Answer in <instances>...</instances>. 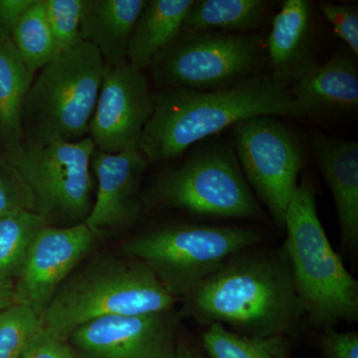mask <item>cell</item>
I'll use <instances>...</instances> for the list:
<instances>
[{"instance_id":"obj_1","label":"cell","mask_w":358,"mask_h":358,"mask_svg":"<svg viewBox=\"0 0 358 358\" xmlns=\"http://www.w3.org/2000/svg\"><path fill=\"white\" fill-rule=\"evenodd\" d=\"M254 245L180 301L178 315L248 336H296L306 320L284 245Z\"/></svg>"},{"instance_id":"obj_2","label":"cell","mask_w":358,"mask_h":358,"mask_svg":"<svg viewBox=\"0 0 358 358\" xmlns=\"http://www.w3.org/2000/svg\"><path fill=\"white\" fill-rule=\"evenodd\" d=\"M257 115L303 117L291 86L271 73L214 91L159 90L140 150L148 162L173 159L194 143Z\"/></svg>"},{"instance_id":"obj_3","label":"cell","mask_w":358,"mask_h":358,"mask_svg":"<svg viewBox=\"0 0 358 358\" xmlns=\"http://www.w3.org/2000/svg\"><path fill=\"white\" fill-rule=\"evenodd\" d=\"M178 301L141 261L102 259L72 273L59 287L40 317L42 331L67 341L91 320L171 312Z\"/></svg>"},{"instance_id":"obj_4","label":"cell","mask_w":358,"mask_h":358,"mask_svg":"<svg viewBox=\"0 0 358 358\" xmlns=\"http://www.w3.org/2000/svg\"><path fill=\"white\" fill-rule=\"evenodd\" d=\"M284 248L307 324L317 329L358 320V282L334 251L317 214L313 183L303 176L285 217Z\"/></svg>"},{"instance_id":"obj_5","label":"cell","mask_w":358,"mask_h":358,"mask_svg":"<svg viewBox=\"0 0 358 358\" xmlns=\"http://www.w3.org/2000/svg\"><path fill=\"white\" fill-rule=\"evenodd\" d=\"M103 70L100 52L85 41L42 68L23 106V141L49 145L85 138L95 112Z\"/></svg>"},{"instance_id":"obj_6","label":"cell","mask_w":358,"mask_h":358,"mask_svg":"<svg viewBox=\"0 0 358 358\" xmlns=\"http://www.w3.org/2000/svg\"><path fill=\"white\" fill-rule=\"evenodd\" d=\"M261 241L258 231L241 226L183 223L147 231L126 242L124 250L180 301L231 257Z\"/></svg>"},{"instance_id":"obj_7","label":"cell","mask_w":358,"mask_h":358,"mask_svg":"<svg viewBox=\"0 0 358 358\" xmlns=\"http://www.w3.org/2000/svg\"><path fill=\"white\" fill-rule=\"evenodd\" d=\"M96 147L90 136L79 141L34 145L22 141L4 152L29 210L86 220L91 211V162Z\"/></svg>"},{"instance_id":"obj_8","label":"cell","mask_w":358,"mask_h":358,"mask_svg":"<svg viewBox=\"0 0 358 358\" xmlns=\"http://www.w3.org/2000/svg\"><path fill=\"white\" fill-rule=\"evenodd\" d=\"M148 200L205 217H266L236 155L225 147L206 148L160 173L150 186Z\"/></svg>"},{"instance_id":"obj_9","label":"cell","mask_w":358,"mask_h":358,"mask_svg":"<svg viewBox=\"0 0 358 358\" xmlns=\"http://www.w3.org/2000/svg\"><path fill=\"white\" fill-rule=\"evenodd\" d=\"M258 35L220 31L180 33L152 62L160 90L214 91L262 74Z\"/></svg>"},{"instance_id":"obj_10","label":"cell","mask_w":358,"mask_h":358,"mask_svg":"<svg viewBox=\"0 0 358 358\" xmlns=\"http://www.w3.org/2000/svg\"><path fill=\"white\" fill-rule=\"evenodd\" d=\"M235 155L247 182L284 228L289 201L303 166V150L293 131L273 115H257L234 127Z\"/></svg>"},{"instance_id":"obj_11","label":"cell","mask_w":358,"mask_h":358,"mask_svg":"<svg viewBox=\"0 0 358 358\" xmlns=\"http://www.w3.org/2000/svg\"><path fill=\"white\" fill-rule=\"evenodd\" d=\"M154 109L147 77L124 60L105 65L102 86L89 127L96 150L119 154L140 150L141 136Z\"/></svg>"},{"instance_id":"obj_12","label":"cell","mask_w":358,"mask_h":358,"mask_svg":"<svg viewBox=\"0 0 358 358\" xmlns=\"http://www.w3.org/2000/svg\"><path fill=\"white\" fill-rule=\"evenodd\" d=\"M110 315L77 327L67 343L77 358H176L178 317Z\"/></svg>"},{"instance_id":"obj_13","label":"cell","mask_w":358,"mask_h":358,"mask_svg":"<svg viewBox=\"0 0 358 358\" xmlns=\"http://www.w3.org/2000/svg\"><path fill=\"white\" fill-rule=\"evenodd\" d=\"M96 238L85 222L41 228L13 287L15 303L41 317L59 287L93 248Z\"/></svg>"},{"instance_id":"obj_14","label":"cell","mask_w":358,"mask_h":358,"mask_svg":"<svg viewBox=\"0 0 358 358\" xmlns=\"http://www.w3.org/2000/svg\"><path fill=\"white\" fill-rule=\"evenodd\" d=\"M148 164L141 150L119 154L95 150L91 167L98 181V190L84 222L96 236L138 215L141 207L138 192Z\"/></svg>"},{"instance_id":"obj_15","label":"cell","mask_w":358,"mask_h":358,"mask_svg":"<svg viewBox=\"0 0 358 358\" xmlns=\"http://www.w3.org/2000/svg\"><path fill=\"white\" fill-rule=\"evenodd\" d=\"M303 117L352 112L358 106V69L355 55L336 52L324 64L308 68L291 84Z\"/></svg>"},{"instance_id":"obj_16","label":"cell","mask_w":358,"mask_h":358,"mask_svg":"<svg viewBox=\"0 0 358 358\" xmlns=\"http://www.w3.org/2000/svg\"><path fill=\"white\" fill-rule=\"evenodd\" d=\"M313 150L333 194L343 246L358 243V143L313 134Z\"/></svg>"},{"instance_id":"obj_17","label":"cell","mask_w":358,"mask_h":358,"mask_svg":"<svg viewBox=\"0 0 358 358\" xmlns=\"http://www.w3.org/2000/svg\"><path fill=\"white\" fill-rule=\"evenodd\" d=\"M312 7L306 0H286L273 18L267 40L271 74L293 83L313 65Z\"/></svg>"},{"instance_id":"obj_18","label":"cell","mask_w":358,"mask_h":358,"mask_svg":"<svg viewBox=\"0 0 358 358\" xmlns=\"http://www.w3.org/2000/svg\"><path fill=\"white\" fill-rule=\"evenodd\" d=\"M145 0H84L81 39L98 49L105 65L126 60Z\"/></svg>"},{"instance_id":"obj_19","label":"cell","mask_w":358,"mask_h":358,"mask_svg":"<svg viewBox=\"0 0 358 358\" xmlns=\"http://www.w3.org/2000/svg\"><path fill=\"white\" fill-rule=\"evenodd\" d=\"M194 0H150L141 11L129 40L126 60L138 69L155 59L178 38Z\"/></svg>"},{"instance_id":"obj_20","label":"cell","mask_w":358,"mask_h":358,"mask_svg":"<svg viewBox=\"0 0 358 358\" xmlns=\"http://www.w3.org/2000/svg\"><path fill=\"white\" fill-rule=\"evenodd\" d=\"M32 83L13 40L0 41V141L6 152L23 141V106Z\"/></svg>"},{"instance_id":"obj_21","label":"cell","mask_w":358,"mask_h":358,"mask_svg":"<svg viewBox=\"0 0 358 358\" xmlns=\"http://www.w3.org/2000/svg\"><path fill=\"white\" fill-rule=\"evenodd\" d=\"M271 10L265 0H199L193 2L181 33L220 31L250 34Z\"/></svg>"},{"instance_id":"obj_22","label":"cell","mask_w":358,"mask_h":358,"mask_svg":"<svg viewBox=\"0 0 358 358\" xmlns=\"http://www.w3.org/2000/svg\"><path fill=\"white\" fill-rule=\"evenodd\" d=\"M202 348L209 358H291V338L248 336L221 324L205 327Z\"/></svg>"},{"instance_id":"obj_23","label":"cell","mask_w":358,"mask_h":358,"mask_svg":"<svg viewBox=\"0 0 358 358\" xmlns=\"http://www.w3.org/2000/svg\"><path fill=\"white\" fill-rule=\"evenodd\" d=\"M46 225V216L29 209L0 217V284L17 279L33 240Z\"/></svg>"},{"instance_id":"obj_24","label":"cell","mask_w":358,"mask_h":358,"mask_svg":"<svg viewBox=\"0 0 358 358\" xmlns=\"http://www.w3.org/2000/svg\"><path fill=\"white\" fill-rule=\"evenodd\" d=\"M11 40L32 75L62 54L47 22L42 0H34L26 9Z\"/></svg>"},{"instance_id":"obj_25","label":"cell","mask_w":358,"mask_h":358,"mask_svg":"<svg viewBox=\"0 0 358 358\" xmlns=\"http://www.w3.org/2000/svg\"><path fill=\"white\" fill-rule=\"evenodd\" d=\"M42 331L41 317L20 303L0 310V358H20Z\"/></svg>"},{"instance_id":"obj_26","label":"cell","mask_w":358,"mask_h":358,"mask_svg":"<svg viewBox=\"0 0 358 358\" xmlns=\"http://www.w3.org/2000/svg\"><path fill=\"white\" fill-rule=\"evenodd\" d=\"M45 16L61 53L77 46L81 39L84 0H42Z\"/></svg>"},{"instance_id":"obj_27","label":"cell","mask_w":358,"mask_h":358,"mask_svg":"<svg viewBox=\"0 0 358 358\" xmlns=\"http://www.w3.org/2000/svg\"><path fill=\"white\" fill-rule=\"evenodd\" d=\"M319 8L324 18L333 25L334 32L343 40L353 55H358V10L350 4L320 2Z\"/></svg>"},{"instance_id":"obj_28","label":"cell","mask_w":358,"mask_h":358,"mask_svg":"<svg viewBox=\"0 0 358 358\" xmlns=\"http://www.w3.org/2000/svg\"><path fill=\"white\" fill-rule=\"evenodd\" d=\"M320 336V348L327 358H358L357 331H338L326 327Z\"/></svg>"},{"instance_id":"obj_29","label":"cell","mask_w":358,"mask_h":358,"mask_svg":"<svg viewBox=\"0 0 358 358\" xmlns=\"http://www.w3.org/2000/svg\"><path fill=\"white\" fill-rule=\"evenodd\" d=\"M28 208L20 185L3 159H0V217Z\"/></svg>"},{"instance_id":"obj_30","label":"cell","mask_w":358,"mask_h":358,"mask_svg":"<svg viewBox=\"0 0 358 358\" xmlns=\"http://www.w3.org/2000/svg\"><path fill=\"white\" fill-rule=\"evenodd\" d=\"M20 358H77L67 341L41 331Z\"/></svg>"},{"instance_id":"obj_31","label":"cell","mask_w":358,"mask_h":358,"mask_svg":"<svg viewBox=\"0 0 358 358\" xmlns=\"http://www.w3.org/2000/svg\"><path fill=\"white\" fill-rule=\"evenodd\" d=\"M34 0H0V41L11 39L14 28Z\"/></svg>"},{"instance_id":"obj_32","label":"cell","mask_w":358,"mask_h":358,"mask_svg":"<svg viewBox=\"0 0 358 358\" xmlns=\"http://www.w3.org/2000/svg\"><path fill=\"white\" fill-rule=\"evenodd\" d=\"M176 358H202L196 348H193L185 339H178Z\"/></svg>"},{"instance_id":"obj_33","label":"cell","mask_w":358,"mask_h":358,"mask_svg":"<svg viewBox=\"0 0 358 358\" xmlns=\"http://www.w3.org/2000/svg\"><path fill=\"white\" fill-rule=\"evenodd\" d=\"M15 303L13 285L0 284V310L10 307Z\"/></svg>"}]
</instances>
